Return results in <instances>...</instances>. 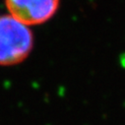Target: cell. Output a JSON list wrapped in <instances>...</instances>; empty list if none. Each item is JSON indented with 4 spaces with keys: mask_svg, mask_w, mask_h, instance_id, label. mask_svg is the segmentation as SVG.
<instances>
[{
    "mask_svg": "<svg viewBox=\"0 0 125 125\" xmlns=\"http://www.w3.org/2000/svg\"><path fill=\"white\" fill-rule=\"evenodd\" d=\"M34 39L28 26L12 15L0 17V65L22 62L33 48Z\"/></svg>",
    "mask_w": 125,
    "mask_h": 125,
    "instance_id": "cell-1",
    "label": "cell"
},
{
    "mask_svg": "<svg viewBox=\"0 0 125 125\" xmlns=\"http://www.w3.org/2000/svg\"><path fill=\"white\" fill-rule=\"evenodd\" d=\"M59 0H6L10 15L29 25H39L49 20L57 11Z\"/></svg>",
    "mask_w": 125,
    "mask_h": 125,
    "instance_id": "cell-2",
    "label": "cell"
}]
</instances>
